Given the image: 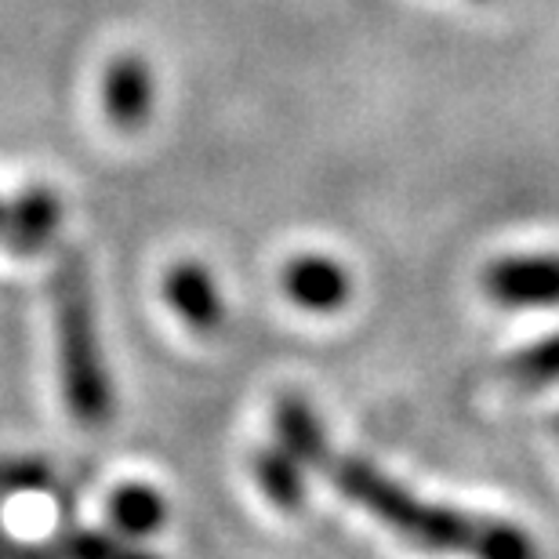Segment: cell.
<instances>
[{"mask_svg":"<svg viewBox=\"0 0 559 559\" xmlns=\"http://www.w3.org/2000/svg\"><path fill=\"white\" fill-rule=\"evenodd\" d=\"M501 374L523 389H542L549 382H559V334H549V338L512 353L501 364Z\"/></svg>","mask_w":559,"mask_h":559,"instance_id":"7c38bea8","label":"cell"},{"mask_svg":"<svg viewBox=\"0 0 559 559\" xmlns=\"http://www.w3.org/2000/svg\"><path fill=\"white\" fill-rule=\"evenodd\" d=\"M106 114L120 131H135L145 124L153 109V70L139 55H117L106 73Z\"/></svg>","mask_w":559,"mask_h":559,"instance_id":"52a82bcc","label":"cell"},{"mask_svg":"<svg viewBox=\"0 0 559 559\" xmlns=\"http://www.w3.org/2000/svg\"><path fill=\"white\" fill-rule=\"evenodd\" d=\"M284 290L295 306L309 312H334L349 301L353 280L328 254H301L284 265Z\"/></svg>","mask_w":559,"mask_h":559,"instance_id":"8992f818","label":"cell"},{"mask_svg":"<svg viewBox=\"0 0 559 559\" xmlns=\"http://www.w3.org/2000/svg\"><path fill=\"white\" fill-rule=\"evenodd\" d=\"M320 468L345 498L425 552H451L468 559H542L538 542L516 523L421 501L364 457H338L331 451Z\"/></svg>","mask_w":559,"mask_h":559,"instance_id":"6da1fadb","label":"cell"},{"mask_svg":"<svg viewBox=\"0 0 559 559\" xmlns=\"http://www.w3.org/2000/svg\"><path fill=\"white\" fill-rule=\"evenodd\" d=\"M0 229H4V207H0Z\"/></svg>","mask_w":559,"mask_h":559,"instance_id":"4fadbf2b","label":"cell"},{"mask_svg":"<svg viewBox=\"0 0 559 559\" xmlns=\"http://www.w3.org/2000/svg\"><path fill=\"white\" fill-rule=\"evenodd\" d=\"M62 222V204L48 186H29L4 207V229L0 240L15 254H37L51 243Z\"/></svg>","mask_w":559,"mask_h":559,"instance_id":"5b68a950","label":"cell"},{"mask_svg":"<svg viewBox=\"0 0 559 559\" xmlns=\"http://www.w3.org/2000/svg\"><path fill=\"white\" fill-rule=\"evenodd\" d=\"M37 559H160V556L139 549L124 534L73 531V534H62L51 549L37 552Z\"/></svg>","mask_w":559,"mask_h":559,"instance_id":"8fae6325","label":"cell"},{"mask_svg":"<svg viewBox=\"0 0 559 559\" xmlns=\"http://www.w3.org/2000/svg\"><path fill=\"white\" fill-rule=\"evenodd\" d=\"M164 298L178 317H182L189 328L200 334H211L222 328L226 320V301H222V290L200 262H178L167 270L164 276Z\"/></svg>","mask_w":559,"mask_h":559,"instance_id":"277c9868","label":"cell"},{"mask_svg":"<svg viewBox=\"0 0 559 559\" xmlns=\"http://www.w3.org/2000/svg\"><path fill=\"white\" fill-rule=\"evenodd\" d=\"M273 429H276V443L287 447L298 462L306 465H323V457L331 454V443H328V432L301 396H280L276 407H273Z\"/></svg>","mask_w":559,"mask_h":559,"instance_id":"ba28073f","label":"cell"},{"mask_svg":"<svg viewBox=\"0 0 559 559\" xmlns=\"http://www.w3.org/2000/svg\"><path fill=\"white\" fill-rule=\"evenodd\" d=\"M109 523H114L117 534L124 538H150L167 523V501L156 487L145 484H128L117 487L114 498H109Z\"/></svg>","mask_w":559,"mask_h":559,"instance_id":"30bf717a","label":"cell"},{"mask_svg":"<svg viewBox=\"0 0 559 559\" xmlns=\"http://www.w3.org/2000/svg\"><path fill=\"white\" fill-rule=\"evenodd\" d=\"M556 432H559V418H556Z\"/></svg>","mask_w":559,"mask_h":559,"instance_id":"5bb4252c","label":"cell"},{"mask_svg":"<svg viewBox=\"0 0 559 559\" xmlns=\"http://www.w3.org/2000/svg\"><path fill=\"white\" fill-rule=\"evenodd\" d=\"M484 287L509 309H559V254H512L490 262Z\"/></svg>","mask_w":559,"mask_h":559,"instance_id":"3957f363","label":"cell"},{"mask_svg":"<svg viewBox=\"0 0 559 559\" xmlns=\"http://www.w3.org/2000/svg\"><path fill=\"white\" fill-rule=\"evenodd\" d=\"M254 479L280 512H298L306 506V462H298L287 447H262L254 454Z\"/></svg>","mask_w":559,"mask_h":559,"instance_id":"9c48e42d","label":"cell"},{"mask_svg":"<svg viewBox=\"0 0 559 559\" xmlns=\"http://www.w3.org/2000/svg\"><path fill=\"white\" fill-rule=\"evenodd\" d=\"M55 328H59V371L66 404L84 429H103L114 415V389H109L103 345H98L87 265L76 251H62L59 265H55Z\"/></svg>","mask_w":559,"mask_h":559,"instance_id":"7a4b0ae2","label":"cell"}]
</instances>
